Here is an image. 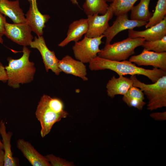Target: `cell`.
Listing matches in <instances>:
<instances>
[{
  "instance_id": "cell-33",
  "label": "cell",
  "mask_w": 166,
  "mask_h": 166,
  "mask_svg": "<svg viewBox=\"0 0 166 166\" xmlns=\"http://www.w3.org/2000/svg\"><path fill=\"white\" fill-rule=\"evenodd\" d=\"M132 5H134L135 3L138 0H128Z\"/></svg>"
},
{
  "instance_id": "cell-6",
  "label": "cell",
  "mask_w": 166,
  "mask_h": 166,
  "mask_svg": "<svg viewBox=\"0 0 166 166\" xmlns=\"http://www.w3.org/2000/svg\"><path fill=\"white\" fill-rule=\"evenodd\" d=\"M104 37V34L95 38H89L85 35L82 40L75 42L72 47L75 58L84 63H89L101 51L99 46Z\"/></svg>"
},
{
  "instance_id": "cell-12",
  "label": "cell",
  "mask_w": 166,
  "mask_h": 166,
  "mask_svg": "<svg viewBox=\"0 0 166 166\" xmlns=\"http://www.w3.org/2000/svg\"><path fill=\"white\" fill-rule=\"evenodd\" d=\"M113 15L112 10L109 6L107 12L103 15L87 16L88 27L85 35L89 38H95L103 34L109 26V22Z\"/></svg>"
},
{
  "instance_id": "cell-10",
  "label": "cell",
  "mask_w": 166,
  "mask_h": 166,
  "mask_svg": "<svg viewBox=\"0 0 166 166\" xmlns=\"http://www.w3.org/2000/svg\"><path fill=\"white\" fill-rule=\"evenodd\" d=\"M129 61L138 66H152L166 71V52L158 53L144 49L139 54L131 56Z\"/></svg>"
},
{
  "instance_id": "cell-36",
  "label": "cell",
  "mask_w": 166,
  "mask_h": 166,
  "mask_svg": "<svg viewBox=\"0 0 166 166\" xmlns=\"http://www.w3.org/2000/svg\"><path fill=\"white\" fill-rule=\"evenodd\" d=\"M0 103H1V99H0Z\"/></svg>"
},
{
  "instance_id": "cell-9",
  "label": "cell",
  "mask_w": 166,
  "mask_h": 166,
  "mask_svg": "<svg viewBox=\"0 0 166 166\" xmlns=\"http://www.w3.org/2000/svg\"><path fill=\"white\" fill-rule=\"evenodd\" d=\"M147 22L145 21L129 19L128 13L117 16L113 25L109 26L103 34L106 38L105 45L110 44L114 37L120 32L145 26Z\"/></svg>"
},
{
  "instance_id": "cell-24",
  "label": "cell",
  "mask_w": 166,
  "mask_h": 166,
  "mask_svg": "<svg viewBox=\"0 0 166 166\" xmlns=\"http://www.w3.org/2000/svg\"><path fill=\"white\" fill-rule=\"evenodd\" d=\"M141 46L144 49L149 51L161 53L166 51V36L162 38L153 41H145Z\"/></svg>"
},
{
  "instance_id": "cell-4",
  "label": "cell",
  "mask_w": 166,
  "mask_h": 166,
  "mask_svg": "<svg viewBox=\"0 0 166 166\" xmlns=\"http://www.w3.org/2000/svg\"><path fill=\"white\" fill-rule=\"evenodd\" d=\"M130 78L133 86L140 88L148 100L147 109L151 111L166 106V75L152 84H147L139 81L136 75Z\"/></svg>"
},
{
  "instance_id": "cell-21",
  "label": "cell",
  "mask_w": 166,
  "mask_h": 166,
  "mask_svg": "<svg viewBox=\"0 0 166 166\" xmlns=\"http://www.w3.org/2000/svg\"><path fill=\"white\" fill-rule=\"evenodd\" d=\"M109 5L105 0H85L82 7L87 16L105 14Z\"/></svg>"
},
{
  "instance_id": "cell-23",
  "label": "cell",
  "mask_w": 166,
  "mask_h": 166,
  "mask_svg": "<svg viewBox=\"0 0 166 166\" xmlns=\"http://www.w3.org/2000/svg\"><path fill=\"white\" fill-rule=\"evenodd\" d=\"M109 6L113 14L117 16L130 11L133 6L128 0H113Z\"/></svg>"
},
{
  "instance_id": "cell-8",
  "label": "cell",
  "mask_w": 166,
  "mask_h": 166,
  "mask_svg": "<svg viewBox=\"0 0 166 166\" xmlns=\"http://www.w3.org/2000/svg\"><path fill=\"white\" fill-rule=\"evenodd\" d=\"M35 36L34 41L30 45L31 48L36 49L40 52L47 72L49 70L57 75L61 72L58 66L59 61L54 51L50 50L47 46L44 38L42 36Z\"/></svg>"
},
{
  "instance_id": "cell-18",
  "label": "cell",
  "mask_w": 166,
  "mask_h": 166,
  "mask_svg": "<svg viewBox=\"0 0 166 166\" xmlns=\"http://www.w3.org/2000/svg\"><path fill=\"white\" fill-rule=\"evenodd\" d=\"M133 81L130 78L120 76L116 78L114 76L108 81L106 85L108 96L113 98L117 95H125L133 86Z\"/></svg>"
},
{
  "instance_id": "cell-1",
  "label": "cell",
  "mask_w": 166,
  "mask_h": 166,
  "mask_svg": "<svg viewBox=\"0 0 166 166\" xmlns=\"http://www.w3.org/2000/svg\"><path fill=\"white\" fill-rule=\"evenodd\" d=\"M89 64V68L92 71L110 69L116 72L119 76L141 75L147 77L153 83L166 75V71L161 69L154 68L151 70L146 69L136 66L129 60L112 61L97 56L92 59Z\"/></svg>"
},
{
  "instance_id": "cell-3",
  "label": "cell",
  "mask_w": 166,
  "mask_h": 166,
  "mask_svg": "<svg viewBox=\"0 0 166 166\" xmlns=\"http://www.w3.org/2000/svg\"><path fill=\"white\" fill-rule=\"evenodd\" d=\"M22 56L18 59L7 58L8 65L5 66L8 77V85L14 89L19 88L20 84L32 81L36 72L34 62L30 61V51L23 46Z\"/></svg>"
},
{
  "instance_id": "cell-11",
  "label": "cell",
  "mask_w": 166,
  "mask_h": 166,
  "mask_svg": "<svg viewBox=\"0 0 166 166\" xmlns=\"http://www.w3.org/2000/svg\"><path fill=\"white\" fill-rule=\"evenodd\" d=\"M30 8L25 14L26 22L30 27L32 31L37 36H42L45 23L50 18L47 14H42L38 10L37 0H28Z\"/></svg>"
},
{
  "instance_id": "cell-25",
  "label": "cell",
  "mask_w": 166,
  "mask_h": 166,
  "mask_svg": "<svg viewBox=\"0 0 166 166\" xmlns=\"http://www.w3.org/2000/svg\"><path fill=\"white\" fill-rule=\"evenodd\" d=\"M45 157L50 163L51 166H73V163L57 157L52 154H49Z\"/></svg>"
},
{
  "instance_id": "cell-7",
  "label": "cell",
  "mask_w": 166,
  "mask_h": 166,
  "mask_svg": "<svg viewBox=\"0 0 166 166\" xmlns=\"http://www.w3.org/2000/svg\"><path fill=\"white\" fill-rule=\"evenodd\" d=\"M32 30L27 23L11 24L7 22L4 35L8 38L23 46H30L33 39Z\"/></svg>"
},
{
  "instance_id": "cell-34",
  "label": "cell",
  "mask_w": 166,
  "mask_h": 166,
  "mask_svg": "<svg viewBox=\"0 0 166 166\" xmlns=\"http://www.w3.org/2000/svg\"><path fill=\"white\" fill-rule=\"evenodd\" d=\"M3 40L2 38H0V43L2 44L3 43Z\"/></svg>"
},
{
  "instance_id": "cell-31",
  "label": "cell",
  "mask_w": 166,
  "mask_h": 166,
  "mask_svg": "<svg viewBox=\"0 0 166 166\" xmlns=\"http://www.w3.org/2000/svg\"><path fill=\"white\" fill-rule=\"evenodd\" d=\"M71 3L73 5H78V2L77 0H70Z\"/></svg>"
},
{
  "instance_id": "cell-30",
  "label": "cell",
  "mask_w": 166,
  "mask_h": 166,
  "mask_svg": "<svg viewBox=\"0 0 166 166\" xmlns=\"http://www.w3.org/2000/svg\"><path fill=\"white\" fill-rule=\"evenodd\" d=\"M4 152L3 150H0V166H4Z\"/></svg>"
},
{
  "instance_id": "cell-2",
  "label": "cell",
  "mask_w": 166,
  "mask_h": 166,
  "mask_svg": "<svg viewBox=\"0 0 166 166\" xmlns=\"http://www.w3.org/2000/svg\"><path fill=\"white\" fill-rule=\"evenodd\" d=\"M35 115L40 124L41 136L44 138L50 132L55 123L66 117L68 113L60 99L44 94L38 103Z\"/></svg>"
},
{
  "instance_id": "cell-20",
  "label": "cell",
  "mask_w": 166,
  "mask_h": 166,
  "mask_svg": "<svg viewBox=\"0 0 166 166\" xmlns=\"http://www.w3.org/2000/svg\"><path fill=\"white\" fill-rule=\"evenodd\" d=\"M150 0H140L138 5L133 6L130 10V19L148 22L153 14L149 10Z\"/></svg>"
},
{
  "instance_id": "cell-32",
  "label": "cell",
  "mask_w": 166,
  "mask_h": 166,
  "mask_svg": "<svg viewBox=\"0 0 166 166\" xmlns=\"http://www.w3.org/2000/svg\"><path fill=\"white\" fill-rule=\"evenodd\" d=\"M1 124V121H0V126ZM3 145L2 142L0 139V150H3Z\"/></svg>"
},
{
  "instance_id": "cell-28",
  "label": "cell",
  "mask_w": 166,
  "mask_h": 166,
  "mask_svg": "<svg viewBox=\"0 0 166 166\" xmlns=\"http://www.w3.org/2000/svg\"><path fill=\"white\" fill-rule=\"evenodd\" d=\"M8 80L6 71L4 66L0 61V81L5 83Z\"/></svg>"
},
{
  "instance_id": "cell-15",
  "label": "cell",
  "mask_w": 166,
  "mask_h": 166,
  "mask_svg": "<svg viewBox=\"0 0 166 166\" xmlns=\"http://www.w3.org/2000/svg\"><path fill=\"white\" fill-rule=\"evenodd\" d=\"M128 37L132 38H141L146 41H151L160 39L166 36V16L158 23L142 31L128 30Z\"/></svg>"
},
{
  "instance_id": "cell-5",
  "label": "cell",
  "mask_w": 166,
  "mask_h": 166,
  "mask_svg": "<svg viewBox=\"0 0 166 166\" xmlns=\"http://www.w3.org/2000/svg\"><path fill=\"white\" fill-rule=\"evenodd\" d=\"M145 41L143 38L128 37L121 41L105 45L97 54V56L112 61L125 60L134 54L135 49L141 46Z\"/></svg>"
},
{
  "instance_id": "cell-27",
  "label": "cell",
  "mask_w": 166,
  "mask_h": 166,
  "mask_svg": "<svg viewBox=\"0 0 166 166\" xmlns=\"http://www.w3.org/2000/svg\"><path fill=\"white\" fill-rule=\"evenodd\" d=\"M150 116L156 121H163L166 120V112L152 113Z\"/></svg>"
},
{
  "instance_id": "cell-35",
  "label": "cell",
  "mask_w": 166,
  "mask_h": 166,
  "mask_svg": "<svg viewBox=\"0 0 166 166\" xmlns=\"http://www.w3.org/2000/svg\"><path fill=\"white\" fill-rule=\"evenodd\" d=\"M105 1L107 2H112V1H113V0H105Z\"/></svg>"
},
{
  "instance_id": "cell-16",
  "label": "cell",
  "mask_w": 166,
  "mask_h": 166,
  "mask_svg": "<svg viewBox=\"0 0 166 166\" xmlns=\"http://www.w3.org/2000/svg\"><path fill=\"white\" fill-rule=\"evenodd\" d=\"M88 27L87 18H81L73 21L69 26L67 37L58 45L64 47L72 41L75 42L79 41L83 35L87 32Z\"/></svg>"
},
{
  "instance_id": "cell-13",
  "label": "cell",
  "mask_w": 166,
  "mask_h": 166,
  "mask_svg": "<svg viewBox=\"0 0 166 166\" xmlns=\"http://www.w3.org/2000/svg\"><path fill=\"white\" fill-rule=\"evenodd\" d=\"M17 146L33 166H51L48 160L35 149L29 142L22 139L17 141Z\"/></svg>"
},
{
  "instance_id": "cell-19",
  "label": "cell",
  "mask_w": 166,
  "mask_h": 166,
  "mask_svg": "<svg viewBox=\"0 0 166 166\" xmlns=\"http://www.w3.org/2000/svg\"><path fill=\"white\" fill-rule=\"evenodd\" d=\"M0 134L2 138L3 150L4 152V166H16L17 162L13 156L11 149V139L13 135L11 132H7L5 122L1 121Z\"/></svg>"
},
{
  "instance_id": "cell-14",
  "label": "cell",
  "mask_w": 166,
  "mask_h": 166,
  "mask_svg": "<svg viewBox=\"0 0 166 166\" xmlns=\"http://www.w3.org/2000/svg\"><path fill=\"white\" fill-rule=\"evenodd\" d=\"M58 66L61 72L79 77L84 81L88 80L86 77L87 69L84 63L74 59L69 55L65 56L59 60Z\"/></svg>"
},
{
  "instance_id": "cell-17",
  "label": "cell",
  "mask_w": 166,
  "mask_h": 166,
  "mask_svg": "<svg viewBox=\"0 0 166 166\" xmlns=\"http://www.w3.org/2000/svg\"><path fill=\"white\" fill-rule=\"evenodd\" d=\"M0 12L9 17L14 23L26 22L25 14L20 7L18 0H0Z\"/></svg>"
},
{
  "instance_id": "cell-26",
  "label": "cell",
  "mask_w": 166,
  "mask_h": 166,
  "mask_svg": "<svg viewBox=\"0 0 166 166\" xmlns=\"http://www.w3.org/2000/svg\"><path fill=\"white\" fill-rule=\"evenodd\" d=\"M122 100L129 107H133L139 110H142L146 104L144 100L129 97L125 95H123Z\"/></svg>"
},
{
  "instance_id": "cell-29",
  "label": "cell",
  "mask_w": 166,
  "mask_h": 166,
  "mask_svg": "<svg viewBox=\"0 0 166 166\" xmlns=\"http://www.w3.org/2000/svg\"><path fill=\"white\" fill-rule=\"evenodd\" d=\"M6 22V19L5 16L0 12V38H2L4 35L5 25Z\"/></svg>"
},
{
  "instance_id": "cell-22",
  "label": "cell",
  "mask_w": 166,
  "mask_h": 166,
  "mask_svg": "<svg viewBox=\"0 0 166 166\" xmlns=\"http://www.w3.org/2000/svg\"><path fill=\"white\" fill-rule=\"evenodd\" d=\"M166 14V0H158L152 15L145 26L146 28L152 26L163 20Z\"/></svg>"
}]
</instances>
